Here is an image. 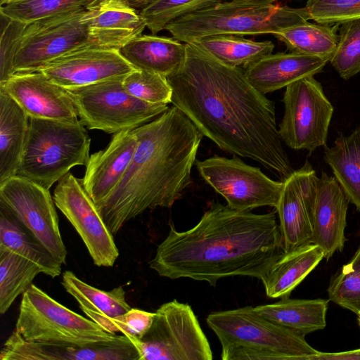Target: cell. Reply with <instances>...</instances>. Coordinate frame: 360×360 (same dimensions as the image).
<instances>
[{"label": "cell", "mask_w": 360, "mask_h": 360, "mask_svg": "<svg viewBox=\"0 0 360 360\" xmlns=\"http://www.w3.org/2000/svg\"><path fill=\"white\" fill-rule=\"evenodd\" d=\"M183 66L167 77L171 103L221 150L258 162L285 181L294 171L276 124L274 101L255 89L244 70L186 43Z\"/></svg>", "instance_id": "1"}, {"label": "cell", "mask_w": 360, "mask_h": 360, "mask_svg": "<svg viewBox=\"0 0 360 360\" xmlns=\"http://www.w3.org/2000/svg\"><path fill=\"white\" fill-rule=\"evenodd\" d=\"M283 252L274 212L255 214L217 203L191 229L178 231L170 224L149 266L162 277L214 286L235 276L260 280Z\"/></svg>", "instance_id": "2"}, {"label": "cell", "mask_w": 360, "mask_h": 360, "mask_svg": "<svg viewBox=\"0 0 360 360\" xmlns=\"http://www.w3.org/2000/svg\"><path fill=\"white\" fill-rule=\"evenodd\" d=\"M134 131L138 145L127 170L96 205L113 235L147 210L170 208L182 198L203 136L174 105Z\"/></svg>", "instance_id": "3"}, {"label": "cell", "mask_w": 360, "mask_h": 360, "mask_svg": "<svg viewBox=\"0 0 360 360\" xmlns=\"http://www.w3.org/2000/svg\"><path fill=\"white\" fill-rule=\"evenodd\" d=\"M206 321L221 345L223 360H309L318 351L253 307L210 313Z\"/></svg>", "instance_id": "4"}, {"label": "cell", "mask_w": 360, "mask_h": 360, "mask_svg": "<svg viewBox=\"0 0 360 360\" xmlns=\"http://www.w3.org/2000/svg\"><path fill=\"white\" fill-rule=\"evenodd\" d=\"M309 20L305 7L221 1L169 23L165 29L184 43L213 34H273Z\"/></svg>", "instance_id": "5"}, {"label": "cell", "mask_w": 360, "mask_h": 360, "mask_svg": "<svg viewBox=\"0 0 360 360\" xmlns=\"http://www.w3.org/2000/svg\"><path fill=\"white\" fill-rule=\"evenodd\" d=\"M90 146L91 139L80 121L30 117L15 175L49 190L73 167L86 165Z\"/></svg>", "instance_id": "6"}, {"label": "cell", "mask_w": 360, "mask_h": 360, "mask_svg": "<svg viewBox=\"0 0 360 360\" xmlns=\"http://www.w3.org/2000/svg\"><path fill=\"white\" fill-rule=\"evenodd\" d=\"M14 331L28 342L78 345L111 341L117 336L65 307L33 283L22 294Z\"/></svg>", "instance_id": "7"}, {"label": "cell", "mask_w": 360, "mask_h": 360, "mask_svg": "<svg viewBox=\"0 0 360 360\" xmlns=\"http://www.w3.org/2000/svg\"><path fill=\"white\" fill-rule=\"evenodd\" d=\"M124 77L66 89L84 127L115 134L145 124L169 108L131 96L123 87Z\"/></svg>", "instance_id": "8"}, {"label": "cell", "mask_w": 360, "mask_h": 360, "mask_svg": "<svg viewBox=\"0 0 360 360\" xmlns=\"http://www.w3.org/2000/svg\"><path fill=\"white\" fill-rule=\"evenodd\" d=\"M150 329L137 340L139 360H212V352L191 307L176 300L155 312Z\"/></svg>", "instance_id": "9"}, {"label": "cell", "mask_w": 360, "mask_h": 360, "mask_svg": "<svg viewBox=\"0 0 360 360\" xmlns=\"http://www.w3.org/2000/svg\"><path fill=\"white\" fill-rule=\"evenodd\" d=\"M284 114L278 132L282 141L294 150L310 152L326 146L334 108L314 76L285 87Z\"/></svg>", "instance_id": "10"}, {"label": "cell", "mask_w": 360, "mask_h": 360, "mask_svg": "<svg viewBox=\"0 0 360 360\" xmlns=\"http://www.w3.org/2000/svg\"><path fill=\"white\" fill-rule=\"evenodd\" d=\"M84 9L27 23L15 57L14 74L39 71L72 51L94 48L82 20Z\"/></svg>", "instance_id": "11"}, {"label": "cell", "mask_w": 360, "mask_h": 360, "mask_svg": "<svg viewBox=\"0 0 360 360\" xmlns=\"http://www.w3.org/2000/svg\"><path fill=\"white\" fill-rule=\"evenodd\" d=\"M195 164L201 177L231 208L276 207L278 202L283 181L270 179L259 167L249 165L236 155L231 158L214 155Z\"/></svg>", "instance_id": "12"}, {"label": "cell", "mask_w": 360, "mask_h": 360, "mask_svg": "<svg viewBox=\"0 0 360 360\" xmlns=\"http://www.w3.org/2000/svg\"><path fill=\"white\" fill-rule=\"evenodd\" d=\"M3 202L62 264L68 251L60 232L56 205L49 189L18 176L0 184Z\"/></svg>", "instance_id": "13"}, {"label": "cell", "mask_w": 360, "mask_h": 360, "mask_svg": "<svg viewBox=\"0 0 360 360\" xmlns=\"http://www.w3.org/2000/svg\"><path fill=\"white\" fill-rule=\"evenodd\" d=\"M53 198L82 239L94 264L112 266L119 257L113 234L81 180L68 173L58 181Z\"/></svg>", "instance_id": "14"}, {"label": "cell", "mask_w": 360, "mask_h": 360, "mask_svg": "<svg viewBox=\"0 0 360 360\" xmlns=\"http://www.w3.org/2000/svg\"><path fill=\"white\" fill-rule=\"evenodd\" d=\"M319 177L306 161L283 181L275 207L279 218L284 252L311 243L312 217Z\"/></svg>", "instance_id": "15"}, {"label": "cell", "mask_w": 360, "mask_h": 360, "mask_svg": "<svg viewBox=\"0 0 360 360\" xmlns=\"http://www.w3.org/2000/svg\"><path fill=\"white\" fill-rule=\"evenodd\" d=\"M137 340L127 335L84 345L24 340L15 331L4 342L1 360H139Z\"/></svg>", "instance_id": "16"}, {"label": "cell", "mask_w": 360, "mask_h": 360, "mask_svg": "<svg viewBox=\"0 0 360 360\" xmlns=\"http://www.w3.org/2000/svg\"><path fill=\"white\" fill-rule=\"evenodd\" d=\"M135 70L119 50L86 48L56 58L39 71L68 89L124 77Z\"/></svg>", "instance_id": "17"}, {"label": "cell", "mask_w": 360, "mask_h": 360, "mask_svg": "<svg viewBox=\"0 0 360 360\" xmlns=\"http://www.w3.org/2000/svg\"><path fill=\"white\" fill-rule=\"evenodd\" d=\"M4 89L30 117L66 122H79L73 101L65 88L41 72L15 73L3 83Z\"/></svg>", "instance_id": "18"}, {"label": "cell", "mask_w": 360, "mask_h": 360, "mask_svg": "<svg viewBox=\"0 0 360 360\" xmlns=\"http://www.w3.org/2000/svg\"><path fill=\"white\" fill-rule=\"evenodd\" d=\"M94 48L120 50L146 27L127 0H92L82 17Z\"/></svg>", "instance_id": "19"}, {"label": "cell", "mask_w": 360, "mask_h": 360, "mask_svg": "<svg viewBox=\"0 0 360 360\" xmlns=\"http://www.w3.org/2000/svg\"><path fill=\"white\" fill-rule=\"evenodd\" d=\"M348 202L335 177L322 172L317 181L311 243L323 250L327 259L344 248Z\"/></svg>", "instance_id": "20"}, {"label": "cell", "mask_w": 360, "mask_h": 360, "mask_svg": "<svg viewBox=\"0 0 360 360\" xmlns=\"http://www.w3.org/2000/svg\"><path fill=\"white\" fill-rule=\"evenodd\" d=\"M138 145L136 134L126 130L115 134L108 146L91 154L81 180L96 205L105 199L127 170Z\"/></svg>", "instance_id": "21"}, {"label": "cell", "mask_w": 360, "mask_h": 360, "mask_svg": "<svg viewBox=\"0 0 360 360\" xmlns=\"http://www.w3.org/2000/svg\"><path fill=\"white\" fill-rule=\"evenodd\" d=\"M330 59L295 52L271 53L244 68L250 84L265 94L322 71Z\"/></svg>", "instance_id": "22"}, {"label": "cell", "mask_w": 360, "mask_h": 360, "mask_svg": "<svg viewBox=\"0 0 360 360\" xmlns=\"http://www.w3.org/2000/svg\"><path fill=\"white\" fill-rule=\"evenodd\" d=\"M136 69L167 77L183 66L186 57V43L174 37L140 34L120 50Z\"/></svg>", "instance_id": "23"}, {"label": "cell", "mask_w": 360, "mask_h": 360, "mask_svg": "<svg viewBox=\"0 0 360 360\" xmlns=\"http://www.w3.org/2000/svg\"><path fill=\"white\" fill-rule=\"evenodd\" d=\"M324 258L323 250L310 243L283 252L260 279L271 298L288 297Z\"/></svg>", "instance_id": "24"}, {"label": "cell", "mask_w": 360, "mask_h": 360, "mask_svg": "<svg viewBox=\"0 0 360 360\" xmlns=\"http://www.w3.org/2000/svg\"><path fill=\"white\" fill-rule=\"evenodd\" d=\"M29 124L27 114L0 88V184L16 174Z\"/></svg>", "instance_id": "25"}, {"label": "cell", "mask_w": 360, "mask_h": 360, "mask_svg": "<svg viewBox=\"0 0 360 360\" xmlns=\"http://www.w3.org/2000/svg\"><path fill=\"white\" fill-rule=\"evenodd\" d=\"M329 300L283 297L280 301L253 307L259 315L305 336L326 326Z\"/></svg>", "instance_id": "26"}, {"label": "cell", "mask_w": 360, "mask_h": 360, "mask_svg": "<svg viewBox=\"0 0 360 360\" xmlns=\"http://www.w3.org/2000/svg\"><path fill=\"white\" fill-rule=\"evenodd\" d=\"M0 247L37 264L42 274L56 278L60 275L62 264L22 224L15 214L0 201Z\"/></svg>", "instance_id": "27"}, {"label": "cell", "mask_w": 360, "mask_h": 360, "mask_svg": "<svg viewBox=\"0 0 360 360\" xmlns=\"http://www.w3.org/2000/svg\"><path fill=\"white\" fill-rule=\"evenodd\" d=\"M61 284L78 302L86 316L97 324L108 318L125 314L131 307L126 301L122 286L110 291L99 290L79 279L72 271L62 274Z\"/></svg>", "instance_id": "28"}, {"label": "cell", "mask_w": 360, "mask_h": 360, "mask_svg": "<svg viewBox=\"0 0 360 360\" xmlns=\"http://www.w3.org/2000/svg\"><path fill=\"white\" fill-rule=\"evenodd\" d=\"M324 160L349 201L360 211V126L348 136L340 133L333 146H326Z\"/></svg>", "instance_id": "29"}, {"label": "cell", "mask_w": 360, "mask_h": 360, "mask_svg": "<svg viewBox=\"0 0 360 360\" xmlns=\"http://www.w3.org/2000/svg\"><path fill=\"white\" fill-rule=\"evenodd\" d=\"M193 43L222 63L243 69L272 53L275 47L269 40L255 41L236 34L209 35Z\"/></svg>", "instance_id": "30"}, {"label": "cell", "mask_w": 360, "mask_h": 360, "mask_svg": "<svg viewBox=\"0 0 360 360\" xmlns=\"http://www.w3.org/2000/svg\"><path fill=\"white\" fill-rule=\"evenodd\" d=\"M338 24L309 21L286 28L275 36L290 52L330 58L338 40Z\"/></svg>", "instance_id": "31"}, {"label": "cell", "mask_w": 360, "mask_h": 360, "mask_svg": "<svg viewBox=\"0 0 360 360\" xmlns=\"http://www.w3.org/2000/svg\"><path fill=\"white\" fill-rule=\"evenodd\" d=\"M41 268L28 259L0 247V313L5 314L15 300L32 284Z\"/></svg>", "instance_id": "32"}, {"label": "cell", "mask_w": 360, "mask_h": 360, "mask_svg": "<svg viewBox=\"0 0 360 360\" xmlns=\"http://www.w3.org/2000/svg\"><path fill=\"white\" fill-rule=\"evenodd\" d=\"M92 0H19L0 6V13L25 23L85 8Z\"/></svg>", "instance_id": "33"}, {"label": "cell", "mask_w": 360, "mask_h": 360, "mask_svg": "<svg viewBox=\"0 0 360 360\" xmlns=\"http://www.w3.org/2000/svg\"><path fill=\"white\" fill-rule=\"evenodd\" d=\"M329 62L345 80L360 72V18L340 25L337 47Z\"/></svg>", "instance_id": "34"}, {"label": "cell", "mask_w": 360, "mask_h": 360, "mask_svg": "<svg viewBox=\"0 0 360 360\" xmlns=\"http://www.w3.org/2000/svg\"><path fill=\"white\" fill-rule=\"evenodd\" d=\"M221 0H158L140 10L146 27L153 34L164 30L171 22L202 10Z\"/></svg>", "instance_id": "35"}, {"label": "cell", "mask_w": 360, "mask_h": 360, "mask_svg": "<svg viewBox=\"0 0 360 360\" xmlns=\"http://www.w3.org/2000/svg\"><path fill=\"white\" fill-rule=\"evenodd\" d=\"M328 293L329 300L357 316L360 314V247L333 276Z\"/></svg>", "instance_id": "36"}, {"label": "cell", "mask_w": 360, "mask_h": 360, "mask_svg": "<svg viewBox=\"0 0 360 360\" xmlns=\"http://www.w3.org/2000/svg\"><path fill=\"white\" fill-rule=\"evenodd\" d=\"M124 89L131 96L150 103H171L172 88L166 77L142 70H135L122 79Z\"/></svg>", "instance_id": "37"}, {"label": "cell", "mask_w": 360, "mask_h": 360, "mask_svg": "<svg viewBox=\"0 0 360 360\" xmlns=\"http://www.w3.org/2000/svg\"><path fill=\"white\" fill-rule=\"evenodd\" d=\"M309 20L338 24L360 18V0H308L304 6Z\"/></svg>", "instance_id": "38"}, {"label": "cell", "mask_w": 360, "mask_h": 360, "mask_svg": "<svg viewBox=\"0 0 360 360\" xmlns=\"http://www.w3.org/2000/svg\"><path fill=\"white\" fill-rule=\"evenodd\" d=\"M0 83L14 74V60L27 23L11 19L0 13Z\"/></svg>", "instance_id": "39"}, {"label": "cell", "mask_w": 360, "mask_h": 360, "mask_svg": "<svg viewBox=\"0 0 360 360\" xmlns=\"http://www.w3.org/2000/svg\"><path fill=\"white\" fill-rule=\"evenodd\" d=\"M155 316V313L131 308L124 314L103 319L98 325L111 334L118 332L141 339L150 329Z\"/></svg>", "instance_id": "40"}, {"label": "cell", "mask_w": 360, "mask_h": 360, "mask_svg": "<svg viewBox=\"0 0 360 360\" xmlns=\"http://www.w3.org/2000/svg\"><path fill=\"white\" fill-rule=\"evenodd\" d=\"M309 360H360V348L340 352H317Z\"/></svg>", "instance_id": "41"}, {"label": "cell", "mask_w": 360, "mask_h": 360, "mask_svg": "<svg viewBox=\"0 0 360 360\" xmlns=\"http://www.w3.org/2000/svg\"><path fill=\"white\" fill-rule=\"evenodd\" d=\"M136 10H141L158 0H127Z\"/></svg>", "instance_id": "42"}, {"label": "cell", "mask_w": 360, "mask_h": 360, "mask_svg": "<svg viewBox=\"0 0 360 360\" xmlns=\"http://www.w3.org/2000/svg\"><path fill=\"white\" fill-rule=\"evenodd\" d=\"M221 1H231L236 2H240L249 4H255V5H267L272 4L273 2L277 0H221Z\"/></svg>", "instance_id": "43"}, {"label": "cell", "mask_w": 360, "mask_h": 360, "mask_svg": "<svg viewBox=\"0 0 360 360\" xmlns=\"http://www.w3.org/2000/svg\"><path fill=\"white\" fill-rule=\"evenodd\" d=\"M16 1H19V0H2L0 1V6L7 4V3Z\"/></svg>", "instance_id": "44"}, {"label": "cell", "mask_w": 360, "mask_h": 360, "mask_svg": "<svg viewBox=\"0 0 360 360\" xmlns=\"http://www.w3.org/2000/svg\"><path fill=\"white\" fill-rule=\"evenodd\" d=\"M358 322H359V325L360 326V315H358Z\"/></svg>", "instance_id": "45"}, {"label": "cell", "mask_w": 360, "mask_h": 360, "mask_svg": "<svg viewBox=\"0 0 360 360\" xmlns=\"http://www.w3.org/2000/svg\"><path fill=\"white\" fill-rule=\"evenodd\" d=\"M2 1V0H0V1Z\"/></svg>", "instance_id": "46"}, {"label": "cell", "mask_w": 360, "mask_h": 360, "mask_svg": "<svg viewBox=\"0 0 360 360\" xmlns=\"http://www.w3.org/2000/svg\"><path fill=\"white\" fill-rule=\"evenodd\" d=\"M359 315H360V314Z\"/></svg>", "instance_id": "47"}]
</instances>
